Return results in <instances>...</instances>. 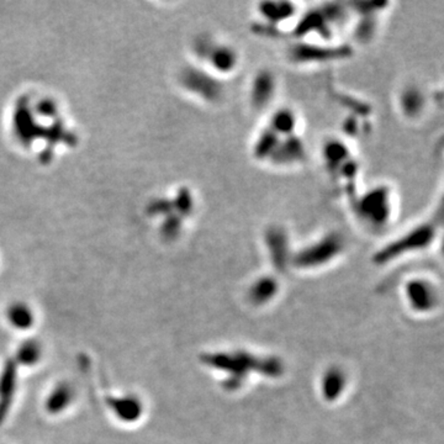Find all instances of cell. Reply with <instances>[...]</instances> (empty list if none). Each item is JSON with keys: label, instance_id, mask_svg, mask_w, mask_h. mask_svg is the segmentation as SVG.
Here are the masks:
<instances>
[{"label": "cell", "instance_id": "1", "mask_svg": "<svg viewBox=\"0 0 444 444\" xmlns=\"http://www.w3.org/2000/svg\"><path fill=\"white\" fill-rule=\"evenodd\" d=\"M349 203L356 221L371 231L386 229L395 219V191L385 183L358 191Z\"/></svg>", "mask_w": 444, "mask_h": 444}, {"label": "cell", "instance_id": "2", "mask_svg": "<svg viewBox=\"0 0 444 444\" xmlns=\"http://www.w3.org/2000/svg\"><path fill=\"white\" fill-rule=\"evenodd\" d=\"M442 227V217L431 216L427 220L421 221L411 226L395 239L386 242L373 256V262L378 265L390 263L402 256L417 253L430 248L435 244Z\"/></svg>", "mask_w": 444, "mask_h": 444}, {"label": "cell", "instance_id": "3", "mask_svg": "<svg viewBox=\"0 0 444 444\" xmlns=\"http://www.w3.org/2000/svg\"><path fill=\"white\" fill-rule=\"evenodd\" d=\"M353 56V47L349 44L326 42L316 40H290L285 49V57L288 62L305 67L321 66L344 61Z\"/></svg>", "mask_w": 444, "mask_h": 444}, {"label": "cell", "instance_id": "4", "mask_svg": "<svg viewBox=\"0 0 444 444\" xmlns=\"http://www.w3.org/2000/svg\"><path fill=\"white\" fill-rule=\"evenodd\" d=\"M346 247L344 234L337 229H331L298 251H294L290 264L303 270L321 268L336 260L346 251Z\"/></svg>", "mask_w": 444, "mask_h": 444}, {"label": "cell", "instance_id": "5", "mask_svg": "<svg viewBox=\"0 0 444 444\" xmlns=\"http://www.w3.org/2000/svg\"><path fill=\"white\" fill-rule=\"evenodd\" d=\"M194 54L200 66L222 79L232 76L241 64L239 49L234 44L211 35H203L196 40Z\"/></svg>", "mask_w": 444, "mask_h": 444}, {"label": "cell", "instance_id": "6", "mask_svg": "<svg viewBox=\"0 0 444 444\" xmlns=\"http://www.w3.org/2000/svg\"><path fill=\"white\" fill-rule=\"evenodd\" d=\"M181 80L183 87L191 95L208 105H219L226 97L224 79L217 77L200 64L183 69Z\"/></svg>", "mask_w": 444, "mask_h": 444}, {"label": "cell", "instance_id": "7", "mask_svg": "<svg viewBox=\"0 0 444 444\" xmlns=\"http://www.w3.org/2000/svg\"><path fill=\"white\" fill-rule=\"evenodd\" d=\"M258 21L254 25L256 34L278 36L284 32V25L295 21L298 18L299 6L293 1H262L257 5Z\"/></svg>", "mask_w": 444, "mask_h": 444}, {"label": "cell", "instance_id": "8", "mask_svg": "<svg viewBox=\"0 0 444 444\" xmlns=\"http://www.w3.org/2000/svg\"><path fill=\"white\" fill-rule=\"evenodd\" d=\"M278 94V77L273 69L264 67L256 71L251 78L248 102L254 112H264L274 103Z\"/></svg>", "mask_w": 444, "mask_h": 444}, {"label": "cell", "instance_id": "9", "mask_svg": "<svg viewBox=\"0 0 444 444\" xmlns=\"http://www.w3.org/2000/svg\"><path fill=\"white\" fill-rule=\"evenodd\" d=\"M308 145L300 133L280 137L278 145L270 157L269 166L278 169H290L301 166L308 161Z\"/></svg>", "mask_w": 444, "mask_h": 444}, {"label": "cell", "instance_id": "10", "mask_svg": "<svg viewBox=\"0 0 444 444\" xmlns=\"http://www.w3.org/2000/svg\"><path fill=\"white\" fill-rule=\"evenodd\" d=\"M263 242L275 268L282 269L287 264L292 263L294 252L290 248V236L285 226L268 224L264 229Z\"/></svg>", "mask_w": 444, "mask_h": 444}, {"label": "cell", "instance_id": "11", "mask_svg": "<svg viewBox=\"0 0 444 444\" xmlns=\"http://www.w3.org/2000/svg\"><path fill=\"white\" fill-rule=\"evenodd\" d=\"M107 404L117 420L125 424H135L143 414V402L135 394L110 396Z\"/></svg>", "mask_w": 444, "mask_h": 444}, {"label": "cell", "instance_id": "12", "mask_svg": "<svg viewBox=\"0 0 444 444\" xmlns=\"http://www.w3.org/2000/svg\"><path fill=\"white\" fill-rule=\"evenodd\" d=\"M18 388V364L14 359L5 363L0 371V424L8 417Z\"/></svg>", "mask_w": 444, "mask_h": 444}, {"label": "cell", "instance_id": "13", "mask_svg": "<svg viewBox=\"0 0 444 444\" xmlns=\"http://www.w3.org/2000/svg\"><path fill=\"white\" fill-rule=\"evenodd\" d=\"M321 157L325 169L332 176L337 169L343 166L348 160H351L352 157H354V155L344 138L333 137L323 142Z\"/></svg>", "mask_w": 444, "mask_h": 444}, {"label": "cell", "instance_id": "14", "mask_svg": "<svg viewBox=\"0 0 444 444\" xmlns=\"http://www.w3.org/2000/svg\"><path fill=\"white\" fill-rule=\"evenodd\" d=\"M427 107V98L422 88L415 84L406 85L397 97V108L407 120H416L422 116Z\"/></svg>", "mask_w": 444, "mask_h": 444}, {"label": "cell", "instance_id": "15", "mask_svg": "<svg viewBox=\"0 0 444 444\" xmlns=\"http://www.w3.org/2000/svg\"><path fill=\"white\" fill-rule=\"evenodd\" d=\"M406 294L412 308L427 311L436 304L435 288L424 279H412L406 285Z\"/></svg>", "mask_w": 444, "mask_h": 444}, {"label": "cell", "instance_id": "16", "mask_svg": "<svg viewBox=\"0 0 444 444\" xmlns=\"http://www.w3.org/2000/svg\"><path fill=\"white\" fill-rule=\"evenodd\" d=\"M299 124L298 112L290 107H279L270 112L265 125L284 137L299 133Z\"/></svg>", "mask_w": 444, "mask_h": 444}, {"label": "cell", "instance_id": "17", "mask_svg": "<svg viewBox=\"0 0 444 444\" xmlns=\"http://www.w3.org/2000/svg\"><path fill=\"white\" fill-rule=\"evenodd\" d=\"M76 399V390L73 385L68 381H61L49 391V395L44 400V410L49 415H59L67 410L73 404Z\"/></svg>", "mask_w": 444, "mask_h": 444}, {"label": "cell", "instance_id": "18", "mask_svg": "<svg viewBox=\"0 0 444 444\" xmlns=\"http://www.w3.org/2000/svg\"><path fill=\"white\" fill-rule=\"evenodd\" d=\"M5 318L11 328L18 331H28L34 326V308L24 301H14L5 310Z\"/></svg>", "mask_w": 444, "mask_h": 444}, {"label": "cell", "instance_id": "19", "mask_svg": "<svg viewBox=\"0 0 444 444\" xmlns=\"http://www.w3.org/2000/svg\"><path fill=\"white\" fill-rule=\"evenodd\" d=\"M44 356V348L36 340H26L20 343L15 352L14 361L18 366H35L39 364Z\"/></svg>", "mask_w": 444, "mask_h": 444}, {"label": "cell", "instance_id": "20", "mask_svg": "<svg viewBox=\"0 0 444 444\" xmlns=\"http://www.w3.org/2000/svg\"><path fill=\"white\" fill-rule=\"evenodd\" d=\"M278 282L272 275L256 279L249 289V298L254 304H264L274 298L278 292Z\"/></svg>", "mask_w": 444, "mask_h": 444}, {"label": "cell", "instance_id": "21", "mask_svg": "<svg viewBox=\"0 0 444 444\" xmlns=\"http://www.w3.org/2000/svg\"><path fill=\"white\" fill-rule=\"evenodd\" d=\"M344 383H346V378H344V374L340 369H337V368L330 369L323 376V396L328 400H335L337 396L340 395L342 390L344 389Z\"/></svg>", "mask_w": 444, "mask_h": 444}]
</instances>
